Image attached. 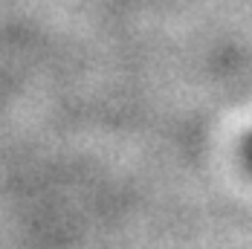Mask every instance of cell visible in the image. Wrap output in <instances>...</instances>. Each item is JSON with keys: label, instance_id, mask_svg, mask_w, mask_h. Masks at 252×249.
<instances>
[{"label": "cell", "instance_id": "obj_1", "mask_svg": "<svg viewBox=\"0 0 252 249\" xmlns=\"http://www.w3.org/2000/svg\"><path fill=\"white\" fill-rule=\"evenodd\" d=\"M247 154H250V162H252V139H250V148H247Z\"/></svg>", "mask_w": 252, "mask_h": 249}]
</instances>
